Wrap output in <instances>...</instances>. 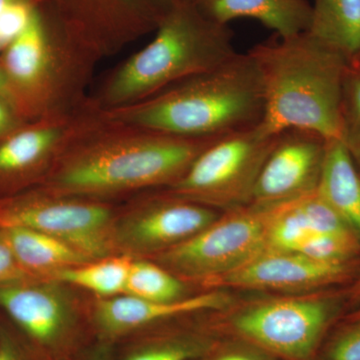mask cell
Masks as SVG:
<instances>
[{
  "mask_svg": "<svg viewBox=\"0 0 360 360\" xmlns=\"http://www.w3.org/2000/svg\"><path fill=\"white\" fill-rule=\"evenodd\" d=\"M184 285L169 270L148 262H132L125 295L156 302L184 298Z\"/></svg>",
  "mask_w": 360,
  "mask_h": 360,
  "instance_id": "obj_20",
  "label": "cell"
},
{
  "mask_svg": "<svg viewBox=\"0 0 360 360\" xmlns=\"http://www.w3.org/2000/svg\"><path fill=\"white\" fill-rule=\"evenodd\" d=\"M4 241L23 269L56 270L77 266L90 258L59 239L25 227L4 229Z\"/></svg>",
  "mask_w": 360,
  "mask_h": 360,
  "instance_id": "obj_17",
  "label": "cell"
},
{
  "mask_svg": "<svg viewBox=\"0 0 360 360\" xmlns=\"http://www.w3.org/2000/svg\"><path fill=\"white\" fill-rule=\"evenodd\" d=\"M193 349L184 345H172L142 350L127 357V360H188Z\"/></svg>",
  "mask_w": 360,
  "mask_h": 360,
  "instance_id": "obj_26",
  "label": "cell"
},
{
  "mask_svg": "<svg viewBox=\"0 0 360 360\" xmlns=\"http://www.w3.org/2000/svg\"><path fill=\"white\" fill-rule=\"evenodd\" d=\"M215 360H260L257 357L253 356V355L243 354V352H229V354H225L220 355Z\"/></svg>",
  "mask_w": 360,
  "mask_h": 360,
  "instance_id": "obj_28",
  "label": "cell"
},
{
  "mask_svg": "<svg viewBox=\"0 0 360 360\" xmlns=\"http://www.w3.org/2000/svg\"><path fill=\"white\" fill-rule=\"evenodd\" d=\"M276 206L231 210L193 238L162 251L160 262L180 276L206 281L233 271L267 248Z\"/></svg>",
  "mask_w": 360,
  "mask_h": 360,
  "instance_id": "obj_6",
  "label": "cell"
},
{
  "mask_svg": "<svg viewBox=\"0 0 360 360\" xmlns=\"http://www.w3.org/2000/svg\"><path fill=\"white\" fill-rule=\"evenodd\" d=\"M277 136L267 134L258 124L220 137L175 181V191L231 210L250 205L258 174Z\"/></svg>",
  "mask_w": 360,
  "mask_h": 360,
  "instance_id": "obj_5",
  "label": "cell"
},
{
  "mask_svg": "<svg viewBox=\"0 0 360 360\" xmlns=\"http://www.w3.org/2000/svg\"><path fill=\"white\" fill-rule=\"evenodd\" d=\"M110 212L101 205L35 203L14 208L0 217V226L44 232L90 258L108 257L111 250Z\"/></svg>",
  "mask_w": 360,
  "mask_h": 360,
  "instance_id": "obj_9",
  "label": "cell"
},
{
  "mask_svg": "<svg viewBox=\"0 0 360 360\" xmlns=\"http://www.w3.org/2000/svg\"><path fill=\"white\" fill-rule=\"evenodd\" d=\"M352 298L355 302H360V274L352 290Z\"/></svg>",
  "mask_w": 360,
  "mask_h": 360,
  "instance_id": "obj_32",
  "label": "cell"
},
{
  "mask_svg": "<svg viewBox=\"0 0 360 360\" xmlns=\"http://www.w3.org/2000/svg\"><path fill=\"white\" fill-rule=\"evenodd\" d=\"M335 302L321 298L271 300L239 314L232 321L241 338L290 360L316 352L336 314Z\"/></svg>",
  "mask_w": 360,
  "mask_h": 360,
  "instance_id": "obj_7",
  "label": "cell"
},
{
  "mask_svg": "<svg viewBox=\"0 0 360 360\" xmlns=\"http://www.w3.org/2000/svg\"><path fill=\"white\" fill-rule=\"evenodd\" d=\"M352 65L360 66V54H359V58H357L356 60H355L354 63H352Z\"/></svg>",
  "mask_w": 360,
  "mask_h": 360,
  "instance_id": "obj_36",
  "label": "cell"
},
{
  "mask_svg": "<svg viewBox=\"0 0 360 360\" xmlns=\"http://www.w3.org/2000/svg\"><path fill=\"white\" fill-rule=\"evenodd\" d=\"M322 360H360V319H349L347 323L326 343Z\"/></svg>",
  "mask_w": 360,
  "mask_h": 360,
  "instance_id": "obj_25",
  "label": "cell"
},
{
  "mask_svg": "<svg viewBox=\"0 0 360 360\" xmlns=\"http://www.w3.org/2000/svg\"><path fill=\"white\" fill-rule=\"evenodd\" d=\"M347 274V264H328L295 251L266 248L238 269L207 283L215 288L297 291L340 283Z\"/></svg>",
  "mask_w": 360,
  "mask_h": 360,
  "instance_id": "obj_10",
  "label": "cell"
},
{
  "mask_svg": "<svg viewBox=\"0 0 360 360\" xmlns=\"http://www.w3.org/2000/svg\"><path fill=\"white\" fill-rule=\"evenodd\" d=\"M56 137L51 129L27 130L11 137L0 146V172H14L37 162Z\"/></svg>",
  "mask_w": 360,
  "mask_h": 360,
  "instance_id": "obj_21",
  "label": "cell"
},
{
  "mask_svg": "<svg viewBox=\"0 0 360 360\" xmlns=\"http://www.w3.org/2000/svg\"><path fill=\"white\" fill-rule=\"evenodd\" d=\"M35 13L30 0H0V49L23 32Z\"/></svg>",
  "mask_w": 360,
  "mask_h": 360,
  "instance_id": "obj_24",
  "label": "cell"
},
{
  "mask_svg": "<svg viewBox=\"0 0 360 360\" xmlns=\"http://www.w3.org/2000/svg\"><path fill=\"white\" fill-rule=\"evenodd\" d=\"M9 122L8 111L0 103V132L4 131L6 129Z\"/></svg>",
  "mask_w": 360,
  "mask_h": 360,
  "instance_id": "obj_30",
  "label": "cell"
},
{
  "mask_svg": "<svg viewBox=\"0 0 360 360\" xmlns=\"http://www.w3.org/2000/svg\"><path fill=\"white\" fill-rule=\"evenodd\" d=\"M156 134L158 136L104 149L77 161L61 175V184L77 191H106L177 181L194 160L220 139Z\"/></svg>",
  "mask_w": 360,
  "mask_h": 360,
  "instance_id": "obj_4",
  "label": "cell"
},
{
  "mask_svg": "<svg viewBox=\"0 0 360 360\" xmlns=\"http://www.w3.org/2000/svg\"><path fill=\"white\" fill-rule=\"evenodd\" d=\"M46 58L44 28L37 13L25 30L7 46V72L18 84H35L44 72Z\"/></svg>",
  "mask_w": 360,
  "mask_h": 360,
  "instance_id": "obj_19",
  "label": "cell"
},
{
  "mask_svg": "<svg viewBox=\"0 0 360 360\" xmlns=\"http://www.w3.org/2000/svg\"><path fill=\"white\" fill-rule=\"evenodd\" d=\"M236 53L229 26L206 18L193 0H175L155 39L115 77L111 96L125 101L149 94L212 70Z\"/></svg>",
  "mask_w": 360,
  "mask_h": 360,
  "instance_id": "obj_3",
  "label": "cell"
},
{
  "mask_svg": "<svg viewBox=\"0 0 360 360\" xmlns=\"http://www.w3.org/2000/svg\"><path fill=\"white\" fill-rule=\"evenodd\" d=\"M360 236L355 232L341 234H314L296 252L328 262L347 264L359 253Z\"/></svg>",
  "mask_w": 360,
  "mask_h": 360,
  "instance_id": "obj_23",
  "label": "cell"
},
{
  "mask_svg": "<svg viewBox=\"0 0 360 360\" xmlns=\"http://www.w3.org/2000/svg\"><path fill=\"white\" fill-rule=\"evenodd\" d=\"M21 266L13 250L2 238L0 240V283L13 281L21 276Z\"/></svg>",
  "mask_w": 360,
  "mask_h": 360,
  "instance_id": "obj_27",
  "label": "cell"
},
{
  "mask_svg": "<svg viewBox=\"0 0 360 360\" xmlns=\"http://www.w3.org/2000/svg\"><path fill=\"white\" fill-rule=\"evenodd\" d=\"M6 89V80L4 75L0 72V92L4 91Z\"/></svg>",
  "mask_w": 360,
  "mask_h": 360,
  "instance_id": "obj_34",
  "label": "cell"
},
{
  "mask_svg": "<svg viewBox=\"0 0 360 360\" xmlns=\"http://www.w3.org/2000/svg\"><path fill=\"white\" fill-rule=\"evenodd\" d=\"M87 360H112V359H111L110 354L106 350L97 349L90 354Z\"/></svg>",
  "mask_w": 360,
  "mask_h": 360,
  "instance_id": "obj_31",
  "label": "cell"
},
{
  "mask_svg": "<svg viewBox=\"0 0 360 360\" xmlns=\"http://www.w3.org/2000/svg\"><path fill=\"white\" fill-rule=\"evenodd\" d=\"M219 219L207 206L165 203L125 219L113 233L116 245L132 252L163 251L184 243Z\"/></svg>",
  "mask_w": 360,
  "mask_h": 360,
  "instance_id": "obj_11",
  "label": "cell"
},
{
  "mask_svg": "<svg viewBox=\"0 0 360 360\" xmlns=\"http://www.w3.org/2000/svg\"><path fill=\"white\" fill-rule=\"evenodd\" d=\"M328 139L304 129L277 136L253 187L250 205L269 207L317 188Z\"/></svg>",
  "mask_w": 360,
  "mask_h": 360,
  "instance_id": "obj_8",
  "label": "cell"
},
{
  "mask_svg": "<svg viewBox=\"0 0 360 360\" xmlns=\"http://www.w3.org/2000/svg\"><path fill=\"white\" fill-rule=\"evenodd\" d=\"M153 1H155V4H158V6L162 7V8H165V11H168V9L172 7V4H174V2L175 0H153Z\"/></svg>",
  "mask_w": 360,
  "mask_h": 360,
  "instance_id": "obj_33",
  "label": "cell"
},
{
  "mask_svg": "<svg viewBox=\"0 0 360 360\" xmlns=\"http://www.w3.org/2000/svg\"><path fill=\"white\" fill-rule=\"evenodd\" d=\"M0 360H18L15 350L11 345L4 343L0 347Z\"/></svg>",
  "mask_w": 360,
  "mask_h": 360,
  "instance_id": "obj_29",
  "label": "cell"
},
{
  "mask_svg": "<svg viewBox=\"0 0 360 360\" xmlns=\"http://www.w3.org/2000/svg\"><path fill=\"white\" fill-rule=\"evenodd\" d=\"M0 307L42 345H56L70 328V302L54 285L4 286L0 288Z\"/></svg>",
  "mask_w": 360,
  "mask_h": 360,
  "instance_id": "obj_12",
  "label": "cell"
},
{
  "mask_svg": "<svg viewBox=\"0 0 360 360\" xmlns=\"http://www.w3.org/2000/svg\"><path fill=\"white\" fill-rule=\"evenodd\" d=\"M200 13L227 25L236 18L259 21L278 37L309 32L312 6L307 0H193Z\"/></svg>",
  "mask_w": 360,
  "mask_h": 360,
  "instance_id": "obj_14",
  "label": "cell"
},
{
  "mask_svg": "<svg viewBox=\"0 0 360 360\" xmlns=\"http://www.w3.org/2000/svg\"><path fill=\"white\" fill-rule=\"evenodd\" d=\"M131 264L127 257L103 258L94 264L59 269L56 274L58 281L108 298L125 295Z\"/></svg>",
  "mask_w": 360,
  "mask_h": 360,
  "instance_id": "obj_18",
  "label": "cell"
},
{
  "mask_svg": "<svg viewBox=\"0 0 360 360\" xmlns=\"http://www.w3.org/2000/svg\"><path fill=\"white\" fill-rule=\"evenodd\" d=\"M349 319H360V309L354 312V314L350 315Z\"/></svg>",
  "mask_w": 360,
  "mask_h": 360,
  "instance_id": "obj_35",
  "label": "cell"
},
{
  "mask_svg": "<svg viewBox=\"0 0 360 360\" xmlns=\"http://www.w3.org/2000/svg\"><path fill=\"white\" fill-rule=\"evenodd\" d=\"M262 75L269 135L304 129L324 139L341 136L343 84L352 63L309 32L278 37L250 49Z\"/></svg>",
  "mask_w": 360,
  "mask_h": 360,
  "instance_id": "obj_1",
  "label": "cell"
},
{
  "mask_svg": "<svg viewBox=\"0 0 360 360\" xmlns=\"http://www.w3.org/2000/svg\"><path fill=\"white\" fill-rule=\"evenodd\" d=\"M226 302V296L217 291L170 302H149L129 295H117L96 303L94 321L105 335H120L177 315L222 309Z\"/></svg>",
  "mask_w": 360,
  "mask_h": 360,
  "instance_id": "obj_13",
  "label": "cell"
},
{
  "mask_svg": "<svg viewBox=\"0 0 360 360\" xmlns=\"http://www.w3.org/2000/svg\"><path fill=\"white\" fill-rule=\"evenodd\" d=\"M264 113L259 68L250 52H238L142 108L136 122L158 134L212 139L257 127Z\"/></svg>",
  "mask_w": 360,
  "mask_h": 360,
  "instance_id": "obj_2",
  "label": "cell"
},
{
  "mask_svg": "<svg viewBox=\"0 0 360 360\" xmlns=\"http://www.w3.org/2000/svg\"><path fill=\"white\" fill-rule=\"evenodd\" d=\"M307 32L352 65L360 54V0H315Z\"/></svg>",
  "mask_w": 360,
  "mask_h": 360,
  "instance_id": "obj_16",
  "label": "cell"
},
{
  "mask_svg": "<svg viewBox=\"0 0 360 360\" xmlns=\"http://www.w3.org/2000/svg\"><path fill=\"white\" fill-rule=\"evenodd\" d=\"M341 141L360 172V66L350 65L343 84Z\"/></svg>",
  "mask_w": 360,
  "mask_h": 360,
  "instance_id": "obj_22",
  "label": "cell"
},
{
  "mask_svg": "<svg viewBox=\"0 0 360 360\" xmlns=\"http://www.w3.org/2000/svg\"><path fill=\"white\" fill-rule=\"evenodd\" d=\"M316 191L360 236V172L340 139L326 142Z\"/></svg>",
  "mask_w": 360,
  "mask_h": 360,
  "instance_id": "obj_15",
  "label": "cell"
}]
</instances>
